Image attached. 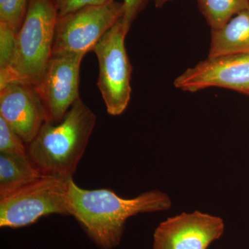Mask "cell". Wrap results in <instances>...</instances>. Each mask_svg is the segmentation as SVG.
Instances as JSON below:
<instances>
[{
  "label": "cell",
  "instance_id": "obj_8",
  "mask_svg": "<svg viewBox=\"0 0 249 249\" xmlns=\"http://www.w3.org/2000/svg\"><path fill=\"white\" fill-rule=\"evenodd\" d=\"M222 218L199 211L183 213L160 223L153 236V249H207L224 234Z\"/></svg>",
  "mask_w": 249,
  "mask_h": 249
},
{
  "label": "cell",
  "instance_id": "obj_20",
  "mask_svg": "<svg viewBox=\"0 0 249 249\" xmlns=\"http://www.w3.org/2000/svg\"><path fill=\"white\" fill-rule=\"evenodd\" d=\"M247 95H249V91L248 93H247Z\"/></svg>",
  "mask_w": 249,
  "mask_h": 249
},
{
  "label": "cell",
  "instance_id": "obj_10",
  "mask_svg": "<svg viewBox=\"0 0 249 249\" xmlns=\"http://www.w3.org/2000/svg\"><path fill=\"white\" fill-rule=\"evenodd\" d=\"M0 117L27 145L47 121L45 105L36 87L19 81L0 87Z\"/></svg>",
  "mask_w": 249,
  "mask_h": 249
},
{
  "label": "cell",
  "instance_id": "obj_12",
  "mask_svg": "<svg viewBox=\"0 0 249 249\" xmlns=\"http://www.w3.org/2000/svg\"><path fill=\"white\" fill-rule=\"evenodd\" d=\"M42 175L28 154L0 152V196L16 191Z\"/></svg>",
  "mask_w": 249,
  "mask_h": 249
},
{
  "label": "cell",
  "instance_id": "obj_6",
  "mask_svg": "<svg viewBox=\"0 0 249 249\" xmlns=\"http://www.w3.org/2000/svg\"><path fill=\"white\" fill-rule=\"evenodd\" d=\"M123 2L113 1L89 6L58 16L53 53L62 52L86 54L118 21L124 17Z\"/></svg>",
  "mask_w": 249,
  "mask_h": 249
},
{
  "label": "cell",
  "instance_id": "obj_4",
  "mask_svg": "<svg viewBox=\"0 0 249 249\" xmlns=\"http://www.w3.org/2000/svg\"><path fill=\"white\" fill-rule=\"evenodd\" d=\"M70 178L42 175L16 191L0 196V227L18 229L49 214L71 215Z\"/></svg>",
  "mask_w": 249,
  "mask_h": 249
},
{
  "label": "cell",
  "instance_id": "obj_19",
  "mask_svg": "<svg viewBox=\"0 0 249 249\" xmlns=\"http://www.w3.org/2000/svg\"><path fill=\"white\" fill-rule=\"evenodd\" d=\"M172 1V0H153L155 2V6L157 8H160L165 4H166L168 1Z\"/></svg>",
  "mask_w": 249,
  "mask_h": 249
},
{
  "label": "cell",
  "instance_id": "obj_2",
  "mask_svg": "<svg viewBox=\"0 0 249 249\" xmlns=\"http://www.w3.org/2000/svg\"><path fill=\"white\" fill-rule=\"evenodd\" d=\"M96 121L97 116L80 98L60 122L46 121L28 144L31 161L42 175L73 178Z\"/></svg>",
  "mask_w": 249,
  "mask_h": 249
},
{
  "label": "cell",
  "instance_id": "obj_17",
  "mask_svg": "<svg viewBox=\"0 0 249 249\" xmlns=\"http://www.w3.org/2000/svg\"><path fill=\"white\" fill-rule=\"evenodd\" d=\"M55 6L58 16L74 12L89 6H96L111 2L114 0H51Z\"/></svg>",
  "mask_w": 249,
  "mask_h": 249
},
{
  "label": "cell",
  "instance_id": "obj_3",
  "mask_svg": "<svg viewBox=\"0 0 249 249\" xmlns=\"http://www.w3.org/2000/svg\"><path fill=\"white\" fill-rule=\"evenodd\" d=\"M58 18L51 0H29L25 17L16 35L9 83L23 82L36 88L40 85L53 54Z\"/></svg>",
  "mask_w": 249,
  "mask_h": 249
},
{
  "label": "cell",
  "instance_id": "obj_14",
  "mask_svg": "<svg viewBox=\"0 0 249 249\" xmlns=\"http://www.w3.org/2000/svg\"><path fill=\"white\" fill-rule=\"evenodd\" d=\"M17 32L0 22V87L10 81L16 52Z\"/></svg>",
  "mask_w": 249,
  "mask_h": 249
},
{
  "label": "cell",
  "instance_id": "obj_5",
  "mask_svg": "<svg viewBox=\"0 0 249 249\" xmlns=\"http://www.w3.org/2000/svg\"><path fill=\"white\" fill-rule=\"evenodd\" d=\"M127 34L121 18L92 51L99 66L97 86L107 113L111 116L122 114L130 101L132 67L124 45Z\"/></svg>",
  "mask_w": 249,
  "mask_h": 249
},
{
  "label": "cell",
  "instance_id": "obj_7",
  "mask_svg": "<svg viewBox=\"0 0 249 249\" xmlns=\"http://www.w3.org/2000/svg\"><path fill=\"white\" fill-rule=\"evenodd\" d=\"M85 54H52L43 78L36 89L47 114V121L58 124L79 99L80 65Z\"/></svg>",
  "mask_w": 249,
  "mask_h": 249
},
{
  "label": "cell",
  "instance_id": "obj_11",
  "mask_svg": "<svg viewBox=\"0 0 249 249\" xmlns=\"http://www.w3.org/2000/svg\"><path fill=\"white\" fill-rule=\"evenodd\" d=\"M249 53V9L239 13L220 29L212 30L209 57Z\"/></svg>",
  "mask_w": 249,
  "mask_h": 249
},
{
  "label": "cell",
  "instance_id": "obj_1",
  "mask_svg": "<svg viewBox=\"0 0 249 249\" xmlns=\"http://www.w3.org/2000/svg\"><path fill=\"white\" fill-rule=\"evenodd\" d=\"M71 216L101 249H114L120 244L129 218L140 213L160 212L171 208L168 195L154 190L125 199L109 189L85 190L70 181Z\"/></svg>",
  "mask_w": 249,
  "mask_h": 249
},
{
  "label": "cell",
  "instance_id": "obj_13",
  "mask_svg": "<svg viewBox=\"0 0 249 249\" xmlns=\"http://www.w3.org/2000/svg\"><path fill=\"white\" fill-rule=\"evenodd\" d=\"M212 30L220 29L239 13L249 9V0H197Z\"/></svg>",
  "mask_w": 249,
  "mask_h": 249
},
{
  "label": "cell",
  "instance_id": "obj_16",
  "mask_svg": "<svg viewBox=\"0 0 249 249\" xmlns=\"http://www.w3.org/2000/svg\"><path fill=\"white\" fill-rule=\"evenodd\" d=\"M22 139L0 117V152L28 154L27 147Z\"/></svg>",
  "mask_w": 249,
  "mask_h": 249
},
{
  "label": "cell",
  "instance_id": "obj_18",
  "mask_svg": "<svg viewBox=\"0 0 249 249\" xmlns=\"http://www.w3.org/2000/svg\"><path fill=\"white\" fill-rule=\"evenodd\" d=\"M149 0H124V17L123 22L127 32L134 19L146 6Z\"/></svg>",
  "mask_w": 249,
  "mask_h": 249
},
{
  "label": "cell",
  "instance_id": "obj_9",
  "mask_svg": "<svg viewBox=\"0 0 249 249\" xmlns=\"http://www.w3.org/2000/svg\"><path fill=\"white\" fill-rule=\"evenodd\" d=\"M175 88L196 92L216 87L247 94L249 91V53L208 58L188 69L174 82Z\"/></svg>",
  "mask_w": 249,
  "mask_h": 249
},
{
  "label": "cell",
  "instance_id": "obj_15",
  "mask_svg": "<svg viewBox=\"0 0 249 249\" xmlns=\"http://www.w3.org/2000/svg\"><path fill=\"white\" fill-rule=\"evenodd\" d=\"M29 0H0V22L18 33L27 13Z\"/></svg>",
  "mask_w": 249,
  "mask_h": 249
}]
</instances>
